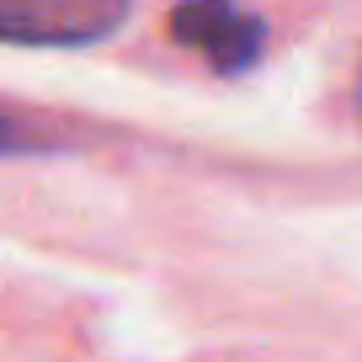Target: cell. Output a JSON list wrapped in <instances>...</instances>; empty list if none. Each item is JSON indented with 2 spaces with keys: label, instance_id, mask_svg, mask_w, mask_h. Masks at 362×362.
Returning a JSON list of instances; mask_svg holds the SVG:
<instances>
[{
  "label": "cell",
  "instance_id": "4",
  "mask_svg": "<svg viewBox=\"0 0 362 362\" xmlns=\"http://www.w3.org/2000/svg\"><path fill=\"white\" fill-rule=\"evenodd\" d=\"M357 123H362V69H357Z\"/></svg>",
  "mask_w": 362,
  "mask_h": 362
},
{
  "label": "cell",
  "instance_id": "3",
  "mask_svg": "<svg viewBox=\"0 0 362 362\" xmlns=\"http://www.w3.org/2000/svg\"><path fill=\"white\" fill-rule=\"evenodd\" d=\"M59 149V128L22 107H0V155H48Z\"/></svg>",
  "mask_w": 362,
  "mask_h": 362
},
{
  "label": "cell",
  "instance_id": "2",
  "mask_svg": "<svg viewBox=\"0 0 362 362\" xmlns=\"http://www.w3.org/2000/svg\"><path fill=\"white\" fill-rule=\"evenodd\" d=\"M170 37L197 48L218 75H240L267 48V22L235 0H181L170 11Z\"/></svg>",
  "mask_w": 362,
  "mask_h": 362
},
{
  "label": "cell",
  "instance_id": "1",
  "mask_svg": "<svg viewBox=\"0 0 362 362\" xmlns=\"http://www.w3.org/2000/svg\"><path fill=\"white\" fill-rule=\"evenodd\" d=\"M128 22V0H0V43L90 48Z\"/></svg>",
  "mask_w": 362,
  "mask_h": 362
}]
</instances>
